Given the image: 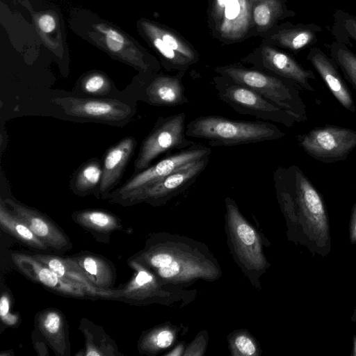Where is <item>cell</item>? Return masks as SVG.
<instances>
[{"instance_id": "obj_28", "label": "cell", "mask_w": 356, "mask_h": 356, "mask_svg": "<svg viewBox=\"0 0 356 356\" xmlns=\"http://www.w3.org/2000/svg\"><path fill=\"white\" fill-rule=\"evenodd\" d=\"M0 225L1 229L26 245L39 250L49 248L30 228L10 211L3 200L0 203Z\"/></svg>"}, {"instance_id": "obj_6", "label": "cell", "mask_w": 356, "mask_h": 356, "mask_svg": "<svg viewBox=\"0 0 356 356\" xmlns=\"http://www.w3.org/2000/svg\"><path fill=\"white\" fill-rule=\"evenodd\" d=\"M127 264L134 274L127 283L118 289L114 300L135 305L157 303L170 306L181 301L187 304L195 296V291L164 283L152 271L134 259L129 258Z\"/></svg>"}, {"instance_id": "obj_2", "label": "cell", "mask_w": 356, "mask_h": 356, "mask_svg": "<svg viewBox=\"0 0 356 356\" xmlns=\"http://www.w3.org/2000/svg\"><path fill=\"white\" fill-rule=\"evenodd\" d=\"M134 259L168 284L186 286L197 280L214 281L222 270L208 247L177 234H150Z\"/></svg>"}, {"instance_id": "obj_17", "label": "cell", "mask_w": 356, "mask_h": 356, "mask_svg": "<svg viewBox=\"0 0 356 356\" xmlns=\"http://www.w3.org/2000/svg\"><path fill=\"white\" fill-rule=\"evenodd\" d=\"M307 60L316 70L337 102L347 111L355 113L356 106L339 67L324 51L318 47L309 49Z\"/></svg>"}, {"instance_id": "obj_5", "label": "cell", "mask_w": 356, "mask_h": 356, "mask_svg": "<svg viewBox=\"0 0 356 356\" xmlns=\"http://www.w3.org/2000/svg\"><path fill=\"white\" fill-rule=\"evenodd\" d=\"M215 72L246 86L268 99L280 108L299 117L302 122L307 120V106L299 86L281 76L238 65L218 66Z\"/></svg>"}, {"instance_id": "obj_21", "label": "cell", "mask_w": 356, "mask_h": 356, "mask_svg": "<svg viewBox=\"0 0 356 356\" xmlns=\"http://www.w3.org/2000/svg\"><path fill=\"white\" fill-rule=\"evenodd\" d=\"M136 145V140L129 136L108 149L102 165V176L98 188L99 197H107L108 192L118 182Z\"/></svg>"}, {"instance_id": "obj_40", "label": "cell", "mask_w": 356, "mask_h": 356, "mask_svg": "<svg viewBox=\"0 0 356 356\" xmlns=\"http://www.w3.org/2000/svg\"><path fill=\"white\" fill-rule=\"evenodd\" d=\"M185 351L184 344L183 343H179L170 352L166 353V356H180L184 355Z\"/></svg>"}, {"instance_id": "obj_26", "label": "cell", "mask_w": 356, "mask_h": 356, "mask_svg": "<svg viewBox=\"0 0 356 356\" xmlns=\"http://www.w3.org/2000/svg\"><path fill=\"white\" fill-rule=\"evenodd\" d=\"M79 330L83 332L86 339L84 351L81 354V355H122L116 343L102 327L94 324L85 318H82Z\"/></svg>"}, {"instance_id": "obj_3", "label": "cell", "mask_w": 356, "mask_h": 356, "mask_svg": "<svg viewBox=\"0 0 356 356\" xmlns=\"http://www.w3.org/2000/svg\"><path fill=\"white\" fill-rule=\"evenodd\" d=\"M188 137L203 139L211 147L233 146L282 138L286 134L273 123L245 121L218 115H204L186 127Z\"/></svg>"}, {"instance_id": "obj_11", "label": "cell", "mask_w": 356, "mask_h": 356, "mask_svg": "<svg viewBox=\"0 0 356 356\" xmlns=\"http://www.w3.org/2000/svg\"><path fill=\"white\" fill-rule=\"evenodd\" d=\"M211 151V148L209 147L195 144L168 156L131 177L111 195L110 200L117 204L127 196L151 185L178 169L209 156Z\"/></svg>"}, {"instance_id": "obj_27", "label": "cell", "mask_w": 356, "mask_h": 356, "mask_svg": "<svg viewBox=\"0 0 356 356\" xmlns=\"http://www.w3.org/2000/svg\"><path fill=\"white\" fill-rule=\"evenodd\" d=\"M179 330L177 326L165 323L145 331L138 341L139 353L156 355L168 349L175 343Z\"/></svg>"}, {"instance_id": "obj_13", "label": "cell", "mask_w": 356, "mask_h": 356, "mask_svg": "<svg viewBox=\"0 0 356 356\" xmlns=\"http://www.w3.org/2000/svg\"><path fill=\"white\" fill-rule=\"evenodd\" d=\"M211 20L220 39H243L253 26L250 0H212Z\"/></svg>"}, {"instance_id": "obj_41", "label": "cell", "mask_w": 356, "mask_h": 356, "mask_svg": "<svg viewBox=\"0 0 356 356\" xmlns=\"http://www.w3.org/2000/svg\"><path fill=\"white\" fill-rule=\"evenodd\" d=\"M351 355L356 356V334H354L353 337V349Z\"/></svg>"}, {"instance_id": "obj_4", "label": "cell", "mask_w": 356, "mask_h": 356, "mask_svg": "<svg viewBox=\"0 0 356 356\" xmlns=\"http://www.w3.org/2000/svg\"><path fill=\"white\" fill-rule=\"evenodd\" d=\"M225 231L232 257L251 284L260 289V277L270 267L264 252L261 238L241 213L236 202L227 197Z\"/></svg>"}, {"instance_id": "obj_23", "label": "cell", "mask_w": 356, "mask_h": 356, "mask_svg": "<svg viewBox=\"0 0 356 356\" xmlns=\"http://www.w3.org/2000/svg\"><path fill=\"white\" fill-rule=\"evenodd\" d=\"M72 219L89 232L97 241L104 243H109L111 235L123 227L118 216L104 210L76 211L72 213Z\"/></svg>"}, {"instance_id": "obj_43", "label": "cell", "mask_w": 356, "mask_h": 356, "mask_svg": "<svg viewBox=\"0 0 356 356\" xmlns=\"http://www.w3.org/2000/svg\"><path fill=\"white\" fill-rule=\"evenodd\" d=\"M355 19H356V15H355Z\"/></svg>"}, {"instance_id": "obj_35", "label": "cell", "mask_w": 356, "mask_h": 356, "mask_svg": "<svg viewBox=\"0 0 356 356\" xmlns=\"http://www.w3.org/2000/svg\"><path fill=\"white\" fill-rule=\"evenodd\" d=\"M208 332L206 330L200 331L185 348L184 356H202L204 354L208 343Z\"/></svg>"}, {"instance_id": "obj_1", "label": "cell", "mask_w": 356, "mask_h": 356, "mask_svg": "<svg viewBox=\"0 0 356 356\" xmlns=\"http://www.w3.org/2000/svg\"><path fill=\"white\" fill-rule=\"evenodd\" d=\"M273 184L289 238L314 256L326 257L331 250L330 222L318 189L296 165L277 167Z\"/></svg>"}, {"instance_id": "obj_38", "label": "cell", "mask_w": 356, "mask_h": 356, "mask_svg": "<svg viewBox=\"0 0 356 356\" xmlns=\"http://www.w3.org/2000/svg\"><path fill=\"white\" fill-rule=\"evenodd\" d=\"M36 24L42 33H49L55 30L56 22L53 15L49 13H43L36 18Z\"/></svg>"}, {"instance_id": "obj_19", "label": "cell", "mask_w": 356, "mask_h": 356, "mask_svg": "<svg viewBox=\"0 0 356 356\" xmlns=\"http://www.w3.org/2000/svg\"><path fill=\"white\" fill-rule=\"evenodd\" d=\"M185 72L175 75L154 76L144 89L145 99L152 105L176 106L189 103L185 95L182 78Z\"/></svg>"}, {"instance_id": "obj_29", "label": "cell", "mask_w": 356, "mask_h": 356, "mask_svg": "<svg viewBox=\"0 0 356 356\" xmlns=\"http://www.w3.org/2000/svg\"><path fill=\"white\" fill-rule=\"evenodd\" d=\"M140 24L143 31H149L159 36L172 50L186 57L193 64L198 60L195 49L174 32L147 19H143Z\"/></svg>"}, {"instance_id": "obj_7", "label": "cell", "mask_w": 356, "mask_h": 356, "mask_svg": "<svg viewBox=\"0 0 356 356\" xmlns=\"http://www.w3.org/2000/svg\"><path fill=\"white\" fill-rule=\"evenodd\" d=\"M213 82L219 99L238 113L288 127L302 122L292 113L229 78L218 75L213 77Z\"/></svg>"}, {"instance_id": "obj_12", "label": "cell", "mask_w": 356, "mask_h": 356, "mask_svg": "<svg viewBox=\"0 0 356 356\" xmlns=\"http://www.w3.org/2000/svg\"><path fill=\"white\" fill-rule=\"evenodd\" d=\"M244 60L254 68L289 79L308 92L315 91L310 83L316 79L314 72L305 68L293 56L273 45H261Z\"/></svg>"}, {"instance_id": "obj_33", "label": "cell", "mask_w": 356, "mask_h": 356, "mask_svg": "<svg viewBox=\"0 0 356 356\" xmlns=\"http://www.w3.org/2000/svg\"><path fill=\"white\" fill-rule=\"evenodd\" d=\"M231 354L234 356H258L261 349L254 337L246 330H238L228 337Z\"/></svg>"}, {"instance_id": "obj_25", "label": "cell", "mask_w": 356, "mask_h": 356, "mask_svg": "<svg viewBox=\"0 0 356 356\" xmlns=\"http://www.w3.org/2000/svg\"><path fill=\"white\" fill-rule=\"evenodd\" d=\"M252 25L258 33L268 32L285 17H293L284 0H250Z\"/></svg>"}, {"instance_id": "obj_9", "label": "cell", "mask_w": 356, "mask_h": 356, "mask_svg": "<svg viewBox=\"0 0 356 356\" xmlns=\"http://www.w3.org/2000/svg\"><path fill=\"white\" fill-rule=\"evenodd\" d=\"M184 112L158 119L154 127L143 141L135 161L136 172L142 171L165 152L186 149L195 144L186 138Z\"/></svg>"}, {"instance_id": "obj_37", "label": "cell", "mask_w": 356, "mask_h": 356, "mask_svg": "<svg viewBox=\"0 0 356 356\" xmlns=\"http://www.w3.org/2000/svg\"><path fill=\"white\" fill-rule=\"evenodd\" d=\"M95 29L104 37L121 43H131V42L118 29L107 24L99 23L94 25Z\"/></svg>"}, {"instance_id": "obj_18", "label": "cell", "mask_w": 356, "mask_h": 356, "mask_svg": "<svg viewBox=\"0 0 356 356\" xmlns=\"http://www.w3.org/2000/svg\"><path fill=\"white\" fill-rule=\"evenodd\" d=\"M33 256L60 277L82 286L90 298L114 300L117 296L118 289L103 290L95 286L70 257L44 254H35Z\"/></svg>"}, {"instance_id": "obj_10", "label": "cell", "mask_w": 356, "mask_h": 356, "mask_svg": "<svg viewBox=\"0 0 356 356\" xmlns=\"http://www.w3.org/2000/svg\"><path fill=\"white\" fill-rule=\"evenodd\" d=\"M209 156L188 164L151 185L119 201L122 206L146 202L154 207L165 204L192 185L204 170Z\"/></svg>"}, {"instance_id": "obj_30", "label": "cell", "mask_w": 356, "mask_h": 356, "mask_svg": "<svg viewBox=\"0 0 356 356\" xmlns=\"http://www.w3.org/2000/svg\"><path fill=\"white\" fill-rule=\"evenodd\" d=\"M327 48L330 57L356 91V54L348 45L337 40L331 42Z\"/></svg>"}, {"instance_id": "obj_20", "label": "cell", "mask_w": 356, "mask_h": 356, "mask_svg": "<svg viewBox=\"0 0 356 356\" xmlns=\"http://www.w3.org/2000/svg\"><path fill=\"white\" fill-rule=\"evenodd\" d=\"M35 325L56 355H70L68 325L62 312L55 308L43 309L37 314Z\"/></svg>"}, {"instance_id": "obj_14", "label": "cell", "mask_w": 356, "mask_h": 356, "mask_svg": "<svg viewBox=\"0 0 356 356\" xmlns=\"http://www.w3.org/2000/svg\"><path fill=\"white\" fill-rule=\"evenodd\" d=\"M53 102L59 105L68 115L100 121H120L131 113L126 104L113 99L82 97L56 98Z\"/></svg>"}, {"instance_id": "obj_8", "label": "cell", "mask_w": 356, "mask_h": 356, "mask_svg": "<svg viewBox=\"0 0 356 356\" xmlns=\"http://www.w3.org/2000/svg\"><path fill=\"white\" fill-rule=\"evenodd\" d=\"M296 140L309 156L324 163H332L346 160L356 148V130L326 125L298 134Z\"/></svg>"}, {"instance_id": "obj_24", "label": "cell", "mask_w": 356, "mask_h": 356, "mask_svg": "<svg viewBox=\"0 0 356 356\" xmlns=\"http://www.w3.org/2000/svg\"><path fill=\"white\" fill-rule=\"evenodd\" d=\"M70 257L95 286L103 290L113 289L116 280V269L108 259L88 252H81Z\"/></svg>"}, {"instance_id": "obj_16", "label": "cell", "mask_w": 356, "mask_h": 356, "mask_svg": "<svg viewBox=\"0 0 356 356\" xmlns=\"http://www.w3.org/2000/svg\"><path fill=\"white\" fill-rule=\"evenodd\" d=\"M11 212L21 219L49 248L58 252L69 251L72 243L66 234L41 212L12 199L4 200Z\"/></svg>"}, {"instance_id": "obj_15", "label": "cell", "mask_w": 356, "mask_h": 356, "mask_svg": "<svg viewBox=\"0 0 356 356\" xmlns=\"http://www.w3.org/2000/svg\"><path fill=\"white\" fill-rule=\"evenodd\" d=\"M10 257L22 273L50 291L68 297L90 298L82 286L60 277L33 255L16 252Z\"/></svg>"}, {"instance_id": "obj_42", "label": "cell", "mask_w": 356, "mask_h": 356, "mask_svg": "<svg viewBox=\"0 0 356 356\" xmlns=\"http://www.w3.org/2000/svg\"><path fill=\"white\" fill-rule=\"evenodd\" d=\"M350 321L353 323H356V307H355V309L353 310V314L350 318Z\"/></svg>"}, {"instance_id": "obj_36", "label": "cell", "mask_w": 356, "mask_h": 356, "mask_svg": "<svg viewBox=\"0 0 356 356\" xmlns=\"http://www.w3.org/2000/svg\"><path fill=\"white\" fill-rule=\"evenodd\" d=\"M11 299L9 293L2 292L0 298V317L3 323L8 326H13L18 322L16 314L10 313Z\"/></svg>"}, {"instance_id": "obj_32", "label": "cell", "mask_w": 356, "mask_h": 356, "mask_svg": "<svg viewBox=\"0 0 356 356\" xmlns=\"http://www.w3.org/2000/svg\"><path fill=\"white\" fill-rule=\"evenodd\" d=\"M332 33L336 40L350 46L356 42V19L355 15L342 10H337L333 15Z\"/></svg>"}, {"instance_id": "obj_22", "label": "cell", "mask_w": 356, "mask_h": 356, "mask_svg": "<svg viewBox=\"0 0 356 356\" xmlns=\"http://www.w3.org/2000/svg\"><path fill=\"white\" fill-rule=\"evenodd\" d=\"M322 31V27L315 23L287 22L272 32L268 40L271 44L297 53L316 44Z\"/></svg>"}, {"instance_id": "obj_31", "label": "cell", "mask_w": 356, "mask_h": 356, "mask_svg": "<svg viewBox=\"0 0 356 356\" xmlns=\"http://www.w3.org/2000/svg\"><path fill=\"white\" fill-rule=\"evenodd\" d=\"M102 176V166L99 161L92 160L81 167L74 179V191L79 194H86L94 189Z\"/></svg>"}, {"instance_id": "obj_39", "label": "cell", "mask_w": 356, "mask_h": 356, "mask_svg": "<svg viewBox=\"0 0 356 356\" xmlns=\"http://www.w3.org/2000/svg\"><path fill=\"white\" fill-rule=\"evenodd\" d=\"M349 239L352 245L356 244V202L351 210L349 224Z\"/></svg>"}, {"instance_id": "obj_34", "label": "cell", "mask_w": 356, "mask_h": 356, "mask_svg": "<svg viewBox=\"0 0 356 356\" xmlns=\"http://www.w3.org/2000/svg\"><path fill=\"white\" fill-rule=\"evenodd\" d=\"M81 86L86 93L103 95L110 92L111 85L106 76L99 72H94L84 77Z\"/></svg>"}]
</instances>
